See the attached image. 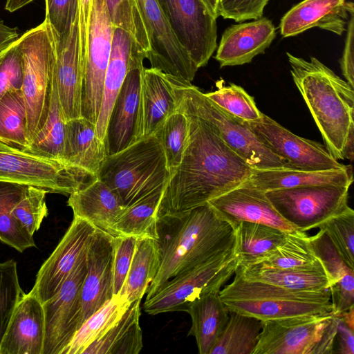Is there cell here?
<instances>
[{
	"mask_svg": "<svg viewBox=\"0 0 354 354\" xmlns=\"http://www.w3.org/2000/svg\"><path fill=\"white\" fill-rule=\"evenodd\" d=\"M113 261L114 236L96 227L86 254L80 297L82 324L114 296Z\"/></svg>",
	"mask_w": 354,
	"mask_h": 354,
	"instance_id": "cell-19",
	"label": "cell"
},
{
	"mask_svg": "<svg viewBox=\"0 0 354 354\" xmlns=\"http://www.w3.org/2000/svg\"><path fill=\"white\" fill-rule=\"evenodd\" d=\"M353 3L346 0H303L281 18L279 24L283 37L297 35L317 27L342 35L346 30Z\"/></svg>",
	"mask_w": 354,
	"mask_h": 354,
	"instance_id": "cell-23",
	"label": "cell"
},
{
	"mask_svg": "<svg viewBox=\"0 0 354 354\" xmlns=\"http://www.w3.org/2000/svg\"><path fill=\"white\" fill-rule=\"evenodd\" d=\"M34 1L35 0H6L5 9L10 12H14Z\"/></svg>",
	"mask_w": 354,
	"mask_h": 354,
	"instance_id": "cell-59",
	"label": "cell"
},
{
	"mask_svg": "<svg viewBox=\"0 0 354 354\" xmlns=\"http://www.w3.org/2000/svg\"><path fill=\"white\" fill-rule=\"evenodd\" d=\"M286 233L264 224L239 223L235 245L238 266L246 267L261 262L284 241Z\"/></svg>",
	"mask_w": 354,
	"mask_h": 354,
	"instance_id": "cell-33",
	"label": "cell"
},
{
	"mask_svg": "<svg viewBox=\"0 0 354 354\" xmlns=\"http://www.w3.org/2000/svg\"><path fill=\"white\" fill-rule=\"evenodd\" d=\"M337 317V316H336ZM334 353L354 354V330L346 326L338 317Z\"/></svg>",
	"mask_w": 354,
	"mask_h": 354,
	"instance_id": "cell-55",
	"label": "cell"
},
{
	"mask_svg": "<svg viewBox=\"0 0 354 354\" xmlns=\"http://www.w3.org/2000/svg\"><path fill=\"white\" fill-rule=\"evenodd\" d=\"M97 177L129 207L166 187L170 171L158 130L106 156Z\"/></svg>",
	"mask_w": 354,
	"mask_h": 354,
	"instance_id": "cell-5",
	"label": "cell"
},
{
	"mask_svg": "<svg viewBox=\"0 0 354 354\" xmlns=\"http://www.w3.org/2000/svg\"><path fill=\"white\" fill-rule=\"evenodd\" d=\"M158 132L171 175L180 165L188 144L189 124L187 115L176 110L165 120Z\"/></svg>",
	"mask_w": 354,
	"mask_h": 354,
	"instance_id": "cell-44",
	"label": "cell"
},
{
	"mask_svg": "<svg viewBox=\"0 0 354 354\" xmlns=\"http://www.w3.org/2000/svg\"><path fill=\"white\" fill-rule=\"evenodd\" d=\"M73 216L111 234L116 221L127 207L98 177L69 195L67 202Z\"/></svg>",
	"mask_w": 354,
	"mask_h": 354,
	"instance_id": "cell-26",
	"label": "cell"
},
{
	"mask_svg": "<svg viewBox=\"0 0 354 354\" xmlns=\"http://www.w3.org/2000/svg\"><path fill=\"white\" fill-rule=\"evenodd\" d=\"M45 17L59 35L66 34L77 15V0H44Z\"/></svg>",
	"mask_w": 354,
	"mask_h": 354,
	"instance_id": "cell-52",
	"label": "cell"
},
{
	"mask_svg": "<svg viewBox=\"0 0 354 354\" xmlns=\"http://www.w3.org/2000/svg\"><path fill=\"white\" fill-rule=\"evenodd\" d=\"M86 272L85 255L59 291L43 304L45 319L43 354H62L82 326L80 297Z\"/></svg>",
	"mask_w": 354,
	"mask_h": 354,
	"instance_id": "cell-15",
	"label": "cell"
},
{
	"mask_svg": "<svg viewBox=\"0 0 354 354\" xmlns=\"http://www.w3.org/2000/svg\"><path fill=\"white\" fill-rule=\"evenodd\" d=\"M177 107V97L171 76L157 68L143 66L135 142L156 132Z\"/></svg>",
	"mask_w": 354,
	"mask_h": 354,
	"instance_id": "cell-21",
	"label": "cell"
},
{
	"mask_svg": "<svg viewBox=\"0 0 354 354\" xmlns=\"http://www.w3.org/2000/svg\"><path fill=\"white\" fill-rule=\"evenodd\" d=\"M138 237L114 236L113 294L120 295L131 263Z\"/></svg>",
	"mask_w": 354,
	"mask_h": 354,
	"instance_id": "cell-50",
	"label": "cell"
},
{
	"mask_svg": "<svg viewBox=\"0 0 354 354\" xmlns=\"http://www.w3.org/2000/svg\"><path fill=\"white\" fill-rule=\"evenodd\" d=\"M140 301L130 304L121 317L83 354H138L142 348Z\"/></svg>",
	"mask_w": 354,
	"mask_h": 354,
	"instance_id": "cell-32",
	"label": "cell"
},
{
	"mask_svg": "<svg viewBox=\"0 0 354 354\" xmlns=\"http://www.w3.org/2000/svg\"><path fill=\"white\" fill-rule=\"evenodd\" d=\"M146 29L151 67L192 82L198 69L173 32L158 0H136Z\"/></svg>",
	"mask_w": 354,
	"mask_h": 354,
	"instance_id": "cell-16",
	"label": "cell"
},
{
	"mask_svg": "<svg viewBox=\"0 0 354 354\" xmlns=\"http://www.w3.org/2000/svg\"><path fill=\"white\" fill-rule=\"evenodd\" d=\"M186 312L192 319L188 335L195 337L200 354H209L229 318V310L219 292L209 293L195 299Z\"/></svg>",
	"mask_w": 354,
	"mask_h": 354,
	"instance_id": "cell-31",
	"label": "cell"
},
{
	"mask_svg": "<svg viewBox=\"0 0 354 354\" xmlns=\"http://www.w3.org/2000/svg\"><path fill=\"white\" fill-rule=\"evenodd\" d=\"M130 304L124 295H114L83 322L62 354H83L90 344L115 324Z\"/></svg>",
	"mask_w": 354,
	"mask_h": 354,
	"instance_id": "cell-37",
	"label": "cell"
},
{
	"mask_svg": "<svg viewBox=\"0 0 354 354\" xmlns=\"http://www.w3.org/2000/svg\"><path fill=\"white\" fill-rule=\"evenodd\" d=\"M350 186L318 184L266 192L278 213L298 230L319 228L348 205Z\"/></svg>",
	"mask_w": 354,
	"mask_h": 354,
	"instance_id": "cell-11",
	"label": "cell"
},
{
	"mask_svg": "<svg viewBox=\"0 0 354 354\" xmlns=\"http://www.w3.org/2000/svg\"><path fill=\"white\" fill-rule=\"evenodd\" d=\"M24 61L21 36L0 46V100L9 91H21Z\"/></svg>",
	"mask_w": 354,
	"mask_h": 354,
	"instance_id": "cell-49",
	"label": "cell"
},
{
	"mask_svg": "<svg viewBox=\"0 0 354 354\" xmlns=\"http://www.w3.org/2000/svg\"><path fill=\"white\" fill-rule=\"evenodd\" d=\"M263 322L236 312H229L227 322L209 354H252Z\"/></svg>",
	"mask_w": 354,
	"mask_h": 354,
	"instance_id": "cell-38",
	"label": "cell"
},
{
	"mask_svg": "<svg viewBox=\"0 0 354 354\" xmlns=\"http://www.w3.org/2000/svg\"><path fill=\"white\" fill-rule=\"evenodd\" d=\"M95 229L87 221L73 216L59 244L38 271L29 293L42 304L51 299L86 255Z\"/></svg>",
	"mask_w": 354,
	"mask_h": 354,
	"instance_id": "cell-17",
	"label": "cell"
},
{
	"mask_svg": "<svg viewBox=\"0 0 354 354\" xmlns=\"http://www.w3.org/2000/svg\"><path fill=\"white\" fill-rule=\"evenodd\" d=\"M96 178L67 162L34 156L0 142V181L70 195Z\"/></svg>",
	"mask_w": 354,
	"mask_h": 354,
	"instance_id": "cell-10",
	"label": "cell"
},
{
	"mask_svg": "<svg viewBox=\"0 0 354 354\" xmlns=\"http://www.w3.org/2000/svg\"><path fill=\"white\" fill-rule=\"evenodd\" d=\"M346 31L345 44L339 64L346 81L354 88V11L350 13Z\"/></svg>",
	"mask_w": 354,
	"mask_h": 354,
	"instance_id": "cell-53",
	"label": "cell"
},
{
	"mask_svg": "<svg viewBox=\"0 0 354 354\" xmlns=\"http://www.w3.org/2000/svg\"><path fill=\"white\" fill-rule=\"evenodd\" d=\"M219 295L229 312L262 322L292 316L333 311L329 288L297 290L245 279L236 270Z\"/></svg>",
	"mask_w": 354,
	"mask_h": 354,
	"instance_id": "cell-4",
	"label": "cell"
},
{
	"mask_svg": "<svg viewBox=\"0 0 354 354\" xmlns=\"http://www.w3.org/2000/svg\"><path fill=\"white\" fill-rule=\"evenodd\" d=\"M133 46L130 35L122 28L114 27L102 100L95 124L97 135L104 142L111 112L128 72Z\"/></svg>",
	"mask_w": 354,
	"mask_h": 354,
	"instance_id": "cell-30",
	"label": "cell"
},
{
	"mask_svg": "<svg viewBox=\"0 0 354 354\" xmlns=\"http://www.w3.org/2000/svg\"><path fill=\"white\" fill-rule=\"evenodd\" d=\"M105 1L113 27L127 31L132 38L133 47L147 59L150 51V44L136 0Z\"/></svg>",
	"mask_w": 354,
	"mask_h": 354,
	"instance_id": "cell-43",
	"label": "cell"
},
{
	"mask_svg": "<svg viewBox=\"0 0 354 354\" xmlns=\"http://www.w3.org/2000/svg\"><path fill=\"white\" fill-rule=\"evenodd\" d=\"M19 37L17 28L6 26L0 18V46L12 41Z\"/></svg>",
	"mask_w": 354,
	"mask_h": 354,
	"instance_id": "cell-56",
	"label": "cell"
},
{
	"mask_svg": "<svg viewBox=\"0 0 354 354\" xmlns=\"http://www.w3.org/2000/svg\"><path fill=\"white\" fill-rule=\"evenodd\" d=\"M65 124L66 121L62 114L53 72L50 105L47 120L41 130L29 143L24 152L48 159L65 162L64 160Z\"/></svg>",
	"mask_w": 354,
	"mask_h": 354,
	"instance_id": "cell-40",
	"label": "cell"
},
{
	"mask_svg": "<svg viewBox=\"0 0 354 354\" xmlns=\"http://www.w3.org/2000/svg\"><path fill=\"white\" fill-rule=\"evenodd\" d=\"M351 165L346 168L326 171H306L286 167L252 169L248 182L264 192L318 184L351 186Z\"/></svg>",
	"mask_w": 354,
	"mask_h": 354,
	"instance_id": "cell-29",
	"label": "cell"
},
{
	"mask_svg": "<svg viewBox=\"0 0 354 354\" xmlns=\"http://www.w3.org/2000/svg\"><path fill=\"white\" fill-rule=\"evenodd\" d=\"M337 328L333 311L264 321L252 354L334 353Z\"/></svg>",
	"mask_w": 354,
	"mask_h": 354,
	"instance_id": "cell-8",
	"label": "cell"
},
{
	"mask_svg": "<svg viewBox=\"0 0 354 354\" xmlns=\"http://www.w3.org/2000/svg\"><path fill=\"white\" fill-rule=\"evenodd\" d=\"M43 304L30 293L18 302L0 344V354H43Z\"/></svg>",
	"mask_w": 354,
	"mask_h": 354,
	"instance_id": "cell-25",
	"label": "cell"
},
{
	"mask_svg": "<svg viewBox=\"0 0 354 354\" xmlns=\"http://www.w3.org/2000/svg\"><path fill=\"white\" fill-rule=\"evenodd\" d=\"M236 227L208 203L158 216L156 240L160 262L146 299L175 276L233 248Z\"/></svg>",
	"mask_w": 354,
	"mask_h": 354,
	"instance_id": "cell-2",
	"label": "cell"
},
{
	"mask_svg": "<svg viewBox=\"0 0 354 354\" xmlns=\"http://www.w3.org/2000/svg\"><path fill=\"white\" fill-rule=\"evenodd\" d=\"M310 239L329 281L333 312L338 314L349 309L354 306V269L344 261L322 229Z\"/></svg>",
	"mask_w": 354,
	"mask_h": 354,
	"instance_id": "cell-28",
	"label": "cell"
},
{
	"mask_svg": "<svg viewBox=\"0 0 354 354\" xmlns=\"http://www.w3.org/2000/svg\"><path fill=\"white\" fill-rule=\"evenodd\" d=\"M257 138L286 161V168L326 171L346 168L321 143L297 136L262 113L254 121H245Z\"/></svg>",
	"mask_w": 354,
	"mask_h": 354,
	"instance_id": "cell-14",
	"label": "cell"
},
{
	"mask_svg": "<svg viewBox=\"0 0 354 354\" xmlns=\"http://www.w3.org/2000/svg\"><path fill=\"white\" fill-rule=\"evenodd\" d=\"M145 57L133 46L124 81L116 97L106 129L108 155L115 153L135 142L140 75Z\"/></svg>",
	"mask_w": 354,
	"mask_h": 354,
	"instance_id": "cell-20",
	"label": "cell"
},
{
	"mask_svg": "<svg viewBox=\"0 0 354 354\" xmlns=\"http://www.w3.org/2000/svg\"><path fill=\"white\" fill-rule=\"evenodd\" d=\"M354 150V129H351L346 138L344 147V159H348L352 161L353 160Z\"/></svg>",
	"mask_w": 354,
	"mask_h": 354,
	"instance_id": "cell-57",
	"label": "cell"
},
{
	"mask_svg": "<svg viewBox=\"0 0 354 354\" xmlns=\"http://www.w3.org/2000/svg\"><path fill=\"white\" fill-rule=\"evenodd\" d=\"M335 315L351 329L354 330V306Z\"/></svg>",
	"mask_w": 354,
	"mask_h": 354,
	"instance_id": "cell-58",
	"label": "cell"
},
{
	"mask_svg": "<svg viewBox=\"0 0 354 354\" xmlns=\"http://www.w3.org/2000/svg\"><path fill=\"white\" fill-rule=\"evenodd\" d=\"M210 12L218 18V0H203Z\"/></svg>",
	"mask_w": 354,
	"mask_h": 354,
	"instance_id": "cell-60",
	"label": "cell"
},
{
	"mask_svg": "<svg viewBox=\"0 0 354 354\" xmlns=\"http://www.w3.org/2000/svg\"><path fill=\"white\" fill-rule=\"evenodd\" d=\"M270 0H218V16L236 22L257 19L263 17Z\"/></svg>",
	"mask_w": 354,
	"mask_h": 354,
	"instance_id": "cell-51",
	"label": "cell"
},
{
	"mask_svg": "<svg viewBox=\"0 0 354 354\" xmlns=\"http://www.w3.org/2000/svg\"><path fill=\"white\" fill-rule=\"evenodd\" d=\"M166 187L127 207L113 226V236L157 238L158 212Z\"/></svg>",
	"mask_w": 354,
	"mask_h": 354,
	"instance_id": "cell-36",
	"label": "cell"
},
{
	"mask_svg": "<svg viewBox=\"0 0 354 354\" xmlns=\"http://www.w3.org/2000/svg\"><path fill=\"white\" fill-rule=\"evenodd\" d=\"M92 4L93 0H77L79 46L80 58L84 68L85 67L88 51Z\"/></svg>",
	"mask_w": 354,
	"mask_h": 354,
	"instance_id": "cell-54",
	"label": "cell"
},
{
	"mask_svg": "<svg viewBox=\"0 0 354 354\" xmlns=\"http://www.w3.org/2000/svg\"><path fill=\"white\" fill-rule=\"evenodd\" d=\"M26 122L21 91L8 92L0 100V142L24 151L29 145Z\"/></svg>",
	"mask_w": 354,
	"mask_h": 354,
	"instance_id": "cell-42",
	"label": "cell"
},
{
	"mask_svg": "<svg viewBox=\"0 0 354 354\" xmlns=\"http://www.w3.org/2000/svg\"><path fill=\"white\" fill-rule=\"evenodd\" d=\"M205 94L223 109L244 121H254L261 118L262 113L254 98L234 84Z\"/></svg>",
	"mask_w": 354,
	"mask_h": 354,
	"instance_id": "cell-46",
	"label": "cell"
},
{
	"mask_svg": "<svg viewBox=\"0 0 354 354\" xmlns=\"http://www.w3.org/2000/svg\"><path fill=\"white\" fill-rule=\"evenodd\" d=\"M108 156L106 144L97 135L95 124L84 117L66 122L64 160L97 176Z\"/></svg>",
	"mask_w": 354,
	"mask_h": 354,
	"instance_id": "cell-27",
	"label": "cell"
},
{
	"mask_svg": "<svg viewBox=\"0 0 354 354\" xmlns=\"http://www.w3.org/2000/svg\"><path fill=\"white\" fill-rule=\"evenodd\" d=\"M48 192L36 186L26 185L16 203L12 215L31 235H34L48 215L46 195Z\"/></svg>",
	"mask_w": 354,
	"mask_h": 354,
	"instance_id": "cell-45",
	"label": "cell"
},
{
	"mask_svg": "<svg viewBox=\"0 0 354 354\" xmlns=\"http://www.w3.org/2000/svg\"><path fill=\"white\" fill-rule=\"evenodd\" d=\"M322 229L344 261L354 269V211L348 207L330 218L319 227Z\"/></svg>",
	"mask_w": 354,
	"mask_h": 354,
	"instance_id": "cell-47",
	"label": "cell"
},
{
	"mask_svg": "<svg viewBox=\"0 0 354 354\" xmlns=\"http://www.w3.org/2000/svg\"><path fill=\"white\" fill-rule=\"evenodd\" d=\"M160 262L157 241L148 236L138 238L120 295H124L129 303L142 299L158 272Z\"/></svg>",
	"mask_w": 354,
	"mask_h": 354,
	"instance_id": "cell-35",
	"label": "cell"
},
{
	"mask_svg": "<svg viewBox=\"0 0 354 354\" xmlns=\"http://www.w3.org/2000/svg\"><path fill=\"white\" fill-rule=\"evenodd\" d=\"M21 49L24 61L21 93L26 109V133L30 143L44 126L50 105L55 41L46 17L41 24L21 35Z\"/></svg>",
	"mask_w": 354,
	"mask_h": 354,
	"instance_id": "cell-7",
	"label": "cell"
},
{
	"mask_svg": "<svg viewBox=\"0 0 354 354\" xmlns=\"http://www.w3.org/2000/svg\"><path fill=\"white\" fill-rule=\"evenodd\" d=\"M180 111L189 120V141L180 165L170 175L158 217L203 205L245 183L252 172L209 122Z\"/></svg>",
	"mask_w": 354,
	"mask_h": 354,
	"instance_id": "cell-1",
	"label": "cell"
},
{
	"mask_svg": "<svg viewBox=\"0 0 354 354\" xmlns=\"http://www.w3.org/2000/svg\"><path fill=\"white\" fill-rule=\"evenodd\" d=\"M257 264L277 269L324 268L313 251L310 236L305 232L299 230L286 233L284 241L270 255Z\"/></svg>",
	"mask_w": 354,
	"mask_h": 354,
	"instance_id": "cell-39",
	"label": "cell"
},
{
	"mask_svg": "<svg viewBox=\"0 0 354 354\" xmlns=\"http://www.w3.org/2000/svg\"><path fill=\"white\" fill-rule=\"evenodd\" d=\"M245 279L266 282L297 290H322L329 288L330 283L324 268L299 270L277 269L258 264L236 269Z\"/></svg>",
	"mask_w": 354,
	"mask_h": 354,
	"instance_id": "cell-34",
	"label": "cell"
},
{
	"mask_svg": "<svg viewBox=\"0 0 354 354\" xmlns=\"http://www.w3.org/2000/svg\"><path fill=\"white\" fill-rule=\"evenodd\" d=\"M293 81L317 126L325 147L344 160L345 143L354 129V88L315 57L286 53Z\"/></svg>",
	"mask_w": 354,
	"mask_h": 354,
	"instance_id": "cell-3",
	"label": "cell"
},
{
	"mask_svg": "<svg viewBox=\"0 0 354 354\" xmlns=\"http://www.w3.org/2000/svg\"><path fill=\"white\" fill-rule=\"evenodd\" d=\"M113 28L105 0H93L81 112L82 117L95 124L102 100L104 77L111 51Z\"/></svg>",
	"mask_w": 354,
	"mask_h": 354,
	"instance_id": "cell-13",
	"label": "cell"
},
{
	"mask_svg": "<svg viewBox=\"0 0 354 354\" xmlns=\"http://www.w3.org/2000/svg\"><path fill=\"white\" fill-rule=\"evenodd\" d=\"M171 78L177 97V110L209 122L223 141L252 168L286 167V161L265 145L244 120L223 109L191 82L173 76Z\"/></svg>",
	"mask_w": 354,
	"mask_h": 354,
	"instance_id": "cell-6",
	"label": "cell"
},
{
	"mask_svg": "<svg viewBox=\"0 0 354 354\" xmlns=\"http://www.w3.org/2000/svg\"><path fill=\"white\" fill-rule=\"evenodd\" d=\"M13 260L0 263V344L14 310L24 295Z\"/></svg>",
	"mask_w": 354,
	"mask_h": 354,
	"instance_id": "cell-48",
	"label": "cell"
},
{
	"mask_svg": "<svg viewBox=\"0 0 354 354\" xmlns=\"http://www.w3.org/2000/svg\"><path fill=\"white\" fill-rule=\"evenodd\" d=\"M275 37V26L267 17L233 24L223 32L214 59L221 67L250 63L266 51Z\"/></svg>",
	"mask_w": 354,
	"mask_h": 354,
	"instance_id": "cell-24",
	"label": "cell"
},
{
	"mask_svg": "<svg viewBox=\"0 0 354 354\" xmlns=\"http://www.w3.org/2000/svg\"><path fill=\"white\" fill-rule=\"evenodd\" d=\"M208 203L236 226L245 221L270 225L288 233L298 230L278 213L266 192L248 181Z\"/></svg>",
	"mask_w": 354,
	"mask_h": 354,
	"instance_id": "cell-22",
	"label": "cell"
},
{
	"mask_svg": "<svg viewBox=\"0 0 354 354\" xmlns=\"http://www.w3.org/2000/svg\"><path fill=\"white\" fill-rule=\"evenodd\" d=\"M237 266L234 246L167 281L151 297L146 299L143 309L151 315L186 311L195 299L209 293L219 292L222 286L234 274Z\"/></svg>",
	"mask_w": 354,
	"mask_h": 354,
	"instance_id": "cell-9",
	"label": "cell"
},
{
	"mask_svg": "<svg viewBox=\"0 0 354 354\" xmlns=\"http://www.w3.org/2000/svg\"><path fill=\"white\" fill-rule=\"evenodd\" d=\"M52 29L55 41L53 75L66 122L82 117L84 68L80 54L78 15L66 34L59 36Z\"/></svg>",
	"mask_w": 354,
	"mask_h": 354,
	"instance_id": "cell-18",
	"label": "cell"
},
{
	"mask_svg": "<svg viewBox=\"0 0 354 354\" xmlns=\"http://www.w3.org/2000/svg\"><path fill=\"white\" fill-rule=\"evenodd\" d=\"M26 185L0 181V241L19 252L36 247L33 236L15 218L12 210Z\"/></svg>",
	"mask_w": 354,
	"mask_h": 354,
	"instance_id": "cell-41",
	"label": "cell"
},
{
	"mask_svg": "<svg viewBox=\"0 0 354 354\" xmlns=\"http://www.w3.org/2000/svg\"><path fill=\"white\" fill-rule=\"evenodd\" d=\"M177 39L199 68L217 48L216 18L203 0H158Z\"/></svg>",
	"mask_w": 354,
	"mask_h": 354,
	"instance_id": "cell-12",
	"label": "cell"
}]
</instances>
